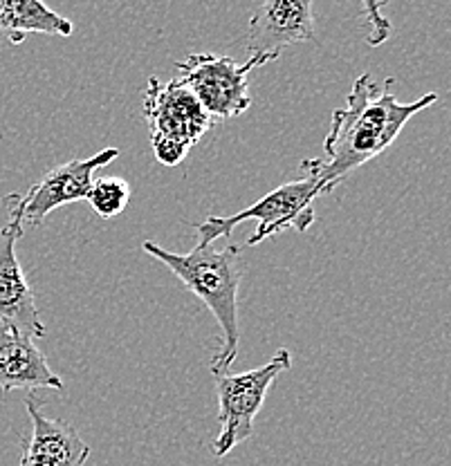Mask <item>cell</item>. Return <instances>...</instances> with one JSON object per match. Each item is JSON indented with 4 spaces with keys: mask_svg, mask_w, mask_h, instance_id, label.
<instances>
[{
    "mask_svg": "<svg viewBox=\"0 0 451 466\" xmlns=\"http://www.w3.org/2000/svg\"><path fill=\"white\" fill-rule=\"evenodd\" d=\"M314 41V0H259L247 27V55L272 56Z\"/></svg>",
    "mask_w": 451,
    "mask_h": 466,
    "instance_id": "cell-9",
    "label": "cell"
},
{
    "mask_svg": "<svg viewBox=\"0 0 451 466\" xmlns=\"http://www.w3.org/2000/svg\"><path fill=\"white\" fill-rule=\"evenodd\" d=\"M364 5V14H366L368 18V36H366V43L371 47H377L382 46V43L389 41L391 32H393V25L389 18H384V14H382V5L380 0H362Z\"/></svg>",
    "mask_w": 451,
    "mask_h": 466,
    "instance_id": "cell-14",
    "label": "cell"
},
{
    "mask_svg": "<svg viewBox=\"0 0 451 466\" xmlns=\"http://www.w3.org/2000/svg\"><path fill=\"white\" fill-rule=\"evenodd\" d=\"M323 196V184L319 179L303 175L294 182L281 184L279 188L270 191L245 211L236 216H210L205 222L193 225L198 231V245H211L218 238H225L234 231V227L247 220H256L254 233L247 238V245L254 247L265 238L283 233L285 229H297L305 233L314 225V198Z\"/></svg>",
    "mask_w": 451,
    "mask_h": 466,
    "instance_id": "cell-3",
    "label": "cell"
},
{
    "mask_svg": "<svg viewBox=\"0 0 451 466\" xmlns=\"http://www.w3.org/2000/svg\"><path fill=\"white\" fill-rule=\"evenodd\" d=\"M26 406L32 420V437L23 451L21 466H84L90 458V446L79 431L67 421L47 417L32 392Z\"/></svg>",
    "mask_w": 451,
    "mask_h": 466,
    "instance_id": "cell-10",
    "label": "cell"
},
{
    "mask_svg": "<svg viewBox=\"0 0 451 466\" xmlns=\"http://www.w3.org/2000/svg\"><path fill=\"white\" fill-rule=\"evenodd\" d=\"M72 29V23L43 0H0V32L12 43H23L27 34L66 38Z\"/></svg>",
    "mask_w": 451,
    "mask_h": 466,
    "instance_id": "cell-12",
    "label": "cell"
},
{
    "mask_svg": "<svg viewBox=\"0 0 451 466\" xmlns=\"http://www.w3.org/2000/svg\"><path fill=\"white\" fill-rule=\"evenodd\" d=\"M7 225L0 229V319L32 339L46 337L32 288L16 258V242L23 236V211L16 193L5 198Z\"/></svg>",
    "mask_w": 451,
    "mask_h": 466,
    "instance_id": "cell-7",
    "label": "cell"
},
{
    "mask_svg": "<svg viewBox=\"0 0 451 466\" xmlns=\"http://www.w3.org/2000/svg\"><path fill=\"white\" fill-rule=\"evenodd\" d=\"M144 116L150 126L155 157L164 167H176L211 128L213 119L180 79L167 84L150 76L144 92Z\"/></svg>",
    "mask_w": 451,
    "mask_h": 466,
    "instance_id": "cell-4",
    "label": "cell"
},
{
    "mask_svg": "<svg viewBox=\"0 0 451 466\" xmlns=\"http://www.w3.org/2000/svg\"><path fill=\"white\" fill-rule=\"evenodd\" d=\"M63 390V381L47 366L46 357L36 348L32 337L18 332L0 319V390Z\"/></svg>",
    "mask_w": 451,
    "mask_h": 466,
    "instance_id": "cell-11",
    "label": "cell"
},
{
    "mask_svg": "<svg viewBox=\"0 0 451 466\" xmlns=\"http://www.w3.org/2000/svg\"><path fill=\"white\" fill-rule=\"evenodd\" d=\"M142 249L167 265L189 291L198 296L222 329V346L213 354L211 372L225 375L239 354V288L242 280L241 247L230 242L225 249L196 245L189 254H176L147 240Z\"/></svg>",
    "mask_w": 451,
    "mask_h": 466,
    "instance_id": "cell-2",
    "label": "cell"
},
{
    "mask_svg": "<svg viewBox=\"0 0 451 466\" xmlns=\"http://www.w3.org/2000/svg\"><path fill=\"white\" fill-rule=\"evenodd\" d=\"M292 368V354L281 348L265 366L241 375H216L220 433L213 440V455L225 458L254 433V420L265 404L272 383Z\"/></svg>",
    "mask_w": 451,
    "mask_h": 466,
    "instance_id": "cell-5",
    "label": "cell"
},
{
    "mask_svg": "<svg viewBox=\"0 0 451 466\" xmlns=\"http://www.w3.org/2000/svg\"><path fill=\"white\" fill-rule=\"evenodd\" d=\"M393 0H380V5H391Z\"/></svg>",
    "mask_w": 451,
    "mask_h": 466,
    "instance_id": "cell-15",
    "label": "cell"
},
{
    "mask_svg": "<svg viewBox=\"0 0 451 466\" xmlns=\"http://www.w3.org/2000/svg\"><path fill=\"white\" fill-rule=\"evenodd\" d=\"M391 86V76L384 86L373 84L371 75L357 76L346 106L333 113L331 130L323 139V157L301 162V171L319 179L323 193H333L353 171L384 153L411 116L438 104L436 92L402 104L393 96Z\"/></svg>",
    "mask_w": 451,
    "mask_h": 466,
    "instance_id": "cell-1",
    "label": "cell"
},
{
    "mask_svg": "<svg viewBox=\"0 0 451 466\" xmlns=\"http://www.w3.org/2000/svg\"><path fill=\"white\" fill-rule=\"evenodd\" d=\"M86 200L92 207V211L104 220L119 216L130 202V187L121 177H97L92 179L90 191Z\"/></svg>",
    "mask_w": 451,
    "mask_h": 466,
    "instance_id": "cell-13",
    "label": "cell"
},
{
    "mask_svg": "<svg viewBox=\"0 0 451 466\" xmlns=\"http://www.w3.org/2000/svg\"><path fill=\"white\" fill-rule=\"evenodd\" d=\"M274 61L272 56H250L245 63L222 55H189L178 61L180 81L193 92L211 119L227 121L245 113L251 106L247 76L251 70Z\"/></svg>",
    "mask_w": 451,
    "mask_h": 466,
    "instance_id": "cell-6",
    "label": "cell"
},
{
    "mask_svg": "<svg viewBox=\"0 0 451 466\" xmlns=\"http://www.w3.org/2000/svg\"><path fill=\"white\" fill-rule=\"evenodd\" d=\"M118 157V148H104L92 155V157L72 159V162H66L47 171L36 184H32L30 191L23 193V196L16 193L23 211V222L41 225L55 208L63 207V204L86 200L95 173L99 168L108 167Z\"/></svg>",
    "mask_w": 451,
    "mask_h": 466,
    "instance_id": "cell-8",
    "label": "cell"
}]
</instances>
